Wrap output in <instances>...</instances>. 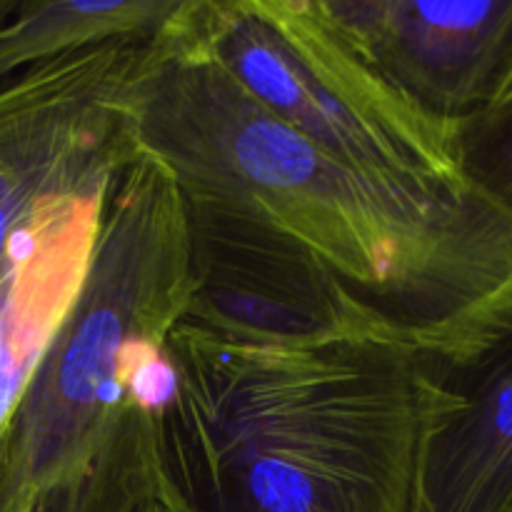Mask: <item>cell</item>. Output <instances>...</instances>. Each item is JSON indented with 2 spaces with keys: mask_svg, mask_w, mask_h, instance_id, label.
<instances>
[{
  "mask_svg": "<svg viewBox=\"0 0 512 512\" xmlns=\"http://www.w3.org/2000/svg\"><path fill=\"white\" fill-rule=\"evenodd\" d=\"M330 23L415 108L460 123L495 103L512 60V0H320Z\"/></svg>",
  "mask_w": 512,
  "mask_h": 512,
  "instance_id": "cell-8",
  "label": "cell"
},
{
  "mask_svg": "<svg viewBox=\"0 0 512 512\" xmlns=\"http://www.w3.org/2000/svg\"><path fill=\"white\" fill-rule=\"evenodd\" d=\"M155 512H168V510H165V508H160V510H155Z\"/></svg>",
  "mask_w": 512,
  "mask_h": 512,
  "instance_id": "cell-13",
  "label": "cell"
},
{
  "mask_svg": "<svg viewBox=\"0 0 512 512\" xmlns=\"http://www.w3.org/2000/svg\"><path fill=\"white\" fill-rule=\"evenodd\" d=\"M195 10L198 0L135 95L138 148L183 193L248 210L303 243L418 343L512 308V215L478 190L430 193L325 153L198 48Z\"/></svg>",
  "mask_w": 512,
  "mask_h": 512,
  "instance_id": "cell-1",
  "label": "cell"
},
{
  "mask_svg": "<svg viewBox=\"0 0 512 512\" xmlns=\"http://www.w3.org/2000/svg\"><path fill=\"white\" fill-rule=\"evenodd\" d=\"M455 143L470 188L512 215V100L460 120Z\"/></svg>",
  "mask_w": 512,
  "mask_h": 512,
  "instance_id": "cell-11",
  "label": "cell"
},
{
  "mask_svg": "<svg viewBox=\"0 0 512 512\" xmlns=\"http://www.w3.org/2000/svg\"><path fill=\"white\" fill-rule=\"evenodd\" d=\"M198 48L305 140L370 175L440 195L475 188L445 123L385 83L320 0H198Z\"/></svg>",
  "mask_w": 512,
  "mask_h": 512,
  "instance_id": "cell-4",
  "label": "cell"
},
{
  "mask_svg": "<svg viewBox=\"0 0 512 512\" xmlns=\"http://www.w3.org/2000/svg\"><path fill=\"white\" fill-rule=\"evenodd\" d=\"M108 190L45 198L15 235L13 268L0 295V425L78 298Z\"/></svg>",
  "mask_w": 512,
  "mask_h": 512,
  "instance_id": "cell-9",
  "label": "cell"
},
{
  "mask_svg": "<svg viewBox=\"0 0 512 512\" xmlns=\"http://www.w3.org/2000/svg\"><path fill=\"white\" fill-rule=\"evenodd\" d=\"M190 298L183 190L138 150L110 183L73 308L0 425V512L163 508L168 338Z\"/></svg>",
  "mask_w": 512,
  "mask_h": 512,
  "instance_id": "cell-3",
  "label": "cell"
},
{
  "mask_svg": "<svg viewBox=\"0 0 512 512\" xmlns=\"http://www.w3.org/2000/svg\"><path fill=\"white\" fill-rule=\"evenodd\" d=\"M168 360V512H408L423 413L413 330L255 343L180 320Z\"/></svg>",
  "mask_w": 512,
  "mask_h": 512,
  "instance_id": "cell-2",
  "label": "cell"
},
{
  "mask_svg": "<svg viewBox=\"0 0 512 512\" xmlns=\"http://www.w3.org/2000/svg\"><path fill=\"white\" fill-rule=\"evenodd\" d=\"M420 393L408 512H512V308L420 350Z\"/></svg>",
  "mask_w": 512,
  "mask_h": 512,
  "instance_id": "cell-7",
  "label": "cell"
},
{
  "mask_svg": "<svg viewBox=\"0 0 512 512\" xmlns=\"http://www.w3.org/2000/svg\"><path fill=\"white\" fill-rule=\"evenodd\" d=\"M508 100H512V60H510L508 75H505L503 85H500V93H498V98H495V103H493V105L508 103ZM493 105H490V108H493Z\"/></svg>",
  "mask_w": 512,
  "mask_h": 512,
  "instance_id": "cell-12",
  "label": "cell"
},
{
  "mask_svg": "<svg viewBox=\"0 0 512 512\" xmlns=\"http://www.w3.org/2000/svg\"><path fill=\"white\" fill-rule=\"evenodd\" d=\"M195 0H0V83L78 50L158 40L185 25Z\"/></svg>",
  "mask_w": 512,
  "mask_h": 512,
  "instance_id": "cell-10",
  "label": "cell"
},
{
  "mask_svg": "<svg viewBox=\"0 0 512 512\" xmlns=\"http://www.w3.org/2000/svg\"><path fill=\"white\" fill-rule=\"evenodd\" d=\"M193 298L183 320L255 343L405 328L365 303L303 243L223 200L183 193Z\"/></svg>",
  "mask_w": 512,
  "mask_h": 512,
  "instance_id": "cell-6",
  "label": "cell"
},
{
  "mask_svg": "<svg viewBox=\"0 0 512 512\" xmlns=\"http://www.w3.org/2000/svg\"><path fill=\"white\" fill-rule=\"evenodd\" d=\"M168 43L95 45L0 83V295L33 210L53 195L108 188L138 155L135 95Z\"/></svg>",
  "mask_w": 512,
  "mask_h": 512,
  "instance_id": "cell-5",
  "label": "cell"
}]
</instances>
